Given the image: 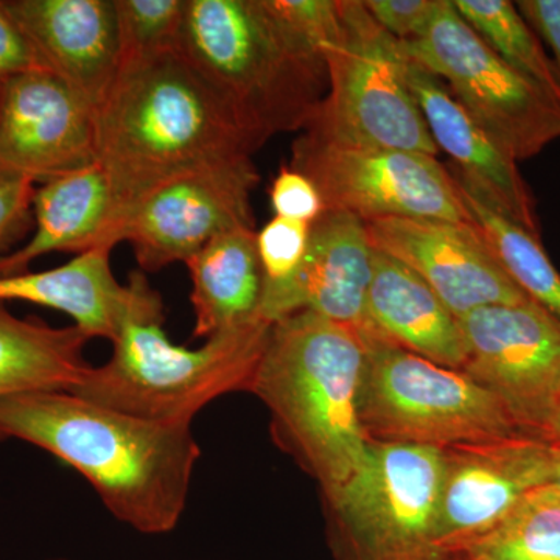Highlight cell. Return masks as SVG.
I'll list each match as a JSON object with an SVG mask.
<instances>
[{
  "label": "cell",
  "instance_id": "8d00e7d4",
  "mask_svg": "<svg viewBox=\"0 0 560 560\" xmlns=\"http://www.w3.org/2000/svg\"><path fill=\"white\" fill-rule=\"evenodd\" d=\"M50 560H66V559H50Z\"/></svg>",
  "mask_w": 560,
  "mask_h": 560
},
{
  "label": "cell",
  "instance_id": "603a6c76",
  "mask_svg": "<svg viewBox=\"0 0 560 560\" xmlns=\"http://www.w3.org/2000/svg\"><path fill=\"white\" fill-rule=\"evenodd\" d=\"M91 340L75 326L20 318L0 302V400L39 390H72L92 366L84 357Z\"/></svg>",
  "mask_w": 560,
  "mask_h": 560
},
{
  "label": "cell",
  "instance_id": "30bf717a",
  "mask_svg": "<svg viewBox=\"0 0 560 560\" xmlns=\"http://www.w3.org/2000/svg\"><path fill=\"white\" fill-rule=\"evenodd\" d=\"M290 167L318 189L326 212L363 221L431 219L471 223L451 171L430 154L338 145L301 135Z\"/></svg>",
  "mask_w": 560,
  "mask_h": 560
},
{
  "label": "cell",
  "instance_id": "cb8c5ba5",
  "mask_svg": "<svg viewBox=\"0 0 560 560\" xmlns=\"http://www.w3.org/2000/svg\"><path fill=\"white\" fill-rule=\"evenodd\" d=\"M452 176L458 184L471 223L480 231L504 272L530 301L560 319V272L548 257L539 235L508 219L463 180Z\"/></svg>",
  "mask_w": 560,
  "mask_h": 560
},
{
  "label": "cell",
  "instance_id": "83f0119b",
  "mask_svg": "<svg viewBox=\"0 0 560 560\" xmlns=\"http://www.w3.org/2000/svg\"><path fill=\"white\" fill-rule=\"evenodd\" d=\"M114 3L121 62L178 49L186 0H114Z\"/></svg>",
  "mask_w": 560,
  "mask_h": 560
},
{
  "label": "cell",
  "instance_id": "7c38bea8",
  "mask_svg": "<svg viewBox=\"0 0 560 560\" xmlns=\"http://www.w3.org/2000/svg\"><path fill=\"white\" fill-rule=\"evenodd\" d=\"M464 374L503 401L526 436L560 388V319L534 301L486 305L459 318Z\"/></svg>",
  "mask_w": 560,
  "mask_h": 560
},
{
  "label": "cell",
  "instance_id": "7402d4cb",
  "mask_svg": "<svg viewBox=\"0 0 560 560\" xmlns=\"http://www.w3.org/2000/svg\"><path fill=\"white\" fill-rule=\"evenodd\" d=\"M256 234L224 232L184 264L191 279L194 338L209 340L259 318L264 271Z\"/></svg>",
  "mask_w": 560,
  "mask_h": 560
},
{
  "label": "cell",
  "instance_id": "1f68e13d",
  "mask_svg": "<svg viewBox=\"0 0 560 560\" xmlns=\"http://www.w3.org/2000/svg\"><path fill=\"white\" fill-rule=\"evenodd\" d=\"M36 70L49 72L33 49L31 40L3 5V0H0V81Z\"/></svg>",
  "mask_w": 560,
  "mask_h": 560
},
{
  "label": "cell",
  "instance_id": "8fae6325",
  "mask_svg": "<svg viewBox=\"0 0 560 560\" xmlns=\"http://www.w3.org/2000/svg\"><path fill=\"white\" fill-rule=\"evenodd\" d=\"M259 180L253 156L184 173L143 195L125 213L117 238L131 245L143 272L186 264L224 232L256 230L250 198Z\"/></svg>",
  "mask_w": 560,
  "mask_h": 560
},
{
  "label": "cell",
  "instance_id": "484cf974",
  "mask_svg": "<svg viewBox=\"0 0 560 560\" xmlns=\"http://www.w3.org/2000/svg\"><path fill=\"white\" fill-rule=\"evenodd\" d=\"M448 560H560V495L550 485L533 490L480 539Z\"/></svg>",
  "mask_w": 560,
  "mask_h": 560
},
{
  "label": "cell",
  "instance_id": "d6986e66",
  "mask_svg": "<svg viewBox=\"0 0 560 560\" xmlns=\"http://www.w3.org/2000/svg\"><path fill=\"white\" fill-rule=\"evenodd\" d=\"M31 241L0 259V276L28 271L51 253H88L113 248L119 228V206L98 162L46 180L33 197Z\"/></svg>",
  "mask_w": 560,
  "mask_h": 560
},
{
  "label": "cell",
  "instance_id": "4316f807",
  "mask_svg": "<svg viewBox=\"0 0 560 560\" xmlns=\"http://www.w3.org/2000/svg\"><path fill=\"white\" fill-rule=\"evenodd\" d=\"M311 230L312 224L305 221L275 217L257 231V253L264 271L260 316L270 323H275L280 301L305 259Z\"/></svg>",
  "mask_w": 560,
  "mask_h": 560
},
{
  "label": "cell",
  "instance_id": "9a60e30c",
  "mask_svg": "<svg viewBox=\"0 0 560 560\" xmlns=\"http://www.w3.org/2000/svg\"><path fill=\"white\" fill-rule=\"evenodd\" d=\"M364 224L372 248L415 271L458 319L486 305L529 300L474 223L381 219Z\"/></svg>",
  "mask_w": 560,
  "mask_h": 560
},
{
  "label": "cell",
  "instance_id": "d590c367",
  "mask_svg": "<svg viewBox=\"0 0 560 560\" xmlns=\"http://www.w3.org/2000/svg\"><path fill=\"white\" fill-rule=\"evenodd\" d=\"M2 83L3 81H0V94H2Z\"/></svg>",
  "mask_w": 560,
  "mask_h": 560
},
{
  "label": "cell",
  "instance_id": "836d02e7",
  "mask_svg": "<svg viewBox=\"0 0 560 560\" xmlns=\"http://www.w3.org/2000/svg\"><path fill=\"white\" fill-rule=\"evenodd\" d=\"M536 440L550 445L552 448H560V388L556 394L547 418L536 433Z\"/></svg>",
  "mask_w": 560,
  "mask_h": 560
},
{
  "label": "cell",
  "instance_id": "ac0fdd59",
  "mask_svg": "<svg viewBox=\"0 0 560 560\" xmlns=\"http://www.w3.org/2000/svg\"><path fill=\"white\" fill-rule=\"evenodd\" d=\"M372 260L374 248L364 221L346 212H324L312 223L307 254L280 301L276 320L311 311L357 331L370 348Z\"/></svg>",
  "mask_w": 560,
  "mask_h": 560
},
{
  "label": "cell",
  "instance_id": "e0dca14e",
  "mask_svg": "<svg viewBox=\"0 0 560 560\" xmlns=\"http://www.w3.org/2000/svg\"><path fill=\"white\" fill-rule=\"evenodd\" d=\"M44 68L101 106L120 70L114 0H3Z\"/></svg>",
  "mask_w": 560,
  "mask_h": 560
},
{
  "label": "cell",
  "instance_id": "44dd1931",
  "mask_svg": "<svg viewBox=\"0 0 560 560\" xmlns=\"http://www.w3.org/2000/svg\"><path fill=\"white\" fill-rule=\"evenodd\" d=\"M110 250H88L51 270L0 276V302H28L65 313L88 337L113 341L147 278L135 271L128 283H120L110 268Z\"/></svg>",
  "mask_w": 560,
  "mask_h": 560
},
{
  "label": "cell",
  "instance_id": "4dcf8cb0",
  "mask_svg": "<svg viewBox=\"0 0 560 560\" xmlns=\"http://www.w3.org/2000/svg\"><path fill=\"white\" fill-rule=\"evenodd\" d=\"M271 208L280 219L315 223L326 212L318 189L307 176L283 165L270 187Z\"/></svg>",
  "mask_w": 560,
  "mask_h": 560
},
{
  "label": "cell",
  "instance_id": "4fadbf2b",
  "mask_svg": "<svg viewBox=\"0 0 560 560\" xmlns=\"http://www.w3.org/2000/svg\"><path fill=\"white\" fill-rule=\"evenodd\" d=\"M552 463L555 448L523 434L444 448L436 533L447 560L550 485Z\"/></svg>",
  "mask_w": 560,
  "mask_h": 560
},
{
  "label": "cell",
  "instance_id": "7a4b0ae2",
  "mask_svg": "<svg viewBox=\"0 0 560 560\" xmlns=\"http://www.w3.org/2000/svg\"><path fill=\"white\" fill-rule=\"evenodd\" d=\"M256 151L178 49L121 62L97 108V162L119 206V226L165 180Z\"/></svg>",
  "mask_w": 560,
  "mask_h": 560
},
{
  "label": "cell",
  "instance_id": "277c9868",
  "mask_svg": "<svg viewBox=\"0 0 560 560\" xmlns=\"http://www.w3.org/2000/svg\"><path fill=\"white\" fill-rule=\"evenodd\" d=\"M368 346L357 331L301 311L272 323L250 394L270 412L276 444L320 493L348 480L366 451L359 405Z\"/></svg>",
  "mask_w": 560,
  "mask_h": 560
},
{
  "label": "cell",
  "instance_id": "5bb4252c",
  "mask_svg": "<svg viewBox=\"0 0 560 560\" xmlns=\"http://www.w3.org/2000/svg\"><path fill=\"white\" fill-rule=\"evenodd\" d=\"M97 162V108L46 70L2 83L0 168L33 183Z\"/></svg>",
  "mask_w": 560,
  "mask_h": 560
},
{
  "label": "cell",
  "instance_id": "3957f363",
  "mask_svg": "<svg viewBox=\"0 0 560 560\" xmlns=\"http://www.w3.org/2000/svg\"><path fill=\"white\" fill-rule=\"evenodd\" d=\"M178 50L256 150L304 131L329 91L323 54L271 0H186Z\"/></svg>",
  "mask_w": 560,
  "mask_h": 560
},
{
  "label": "cell",
  "instance_id": "ba28073f",
  "mask_svg": "<svg viewBox=\"0 0 560 560\" xmlns=\"http://www.w3.org/2000/svg\"><path fill=\"white\" fill-rule=\"evenodd\" d=\"M359 415L368 441L440 451L526 436L503 401L469 375L393 345L368 348Z\"/></svg>",
  "mask_w": 560,
  "mask_h": 560
},
{
  "label": "cell",
  "instance_id": "d4e9b609",
  "mask_svg": "<svg viewBox=\"0 0 560 560\" xmlns=\"http://www.w3.org/2000/svg\"><path fill=\"white\" fill-rule=\"evenodd\" d=\"M460 18L497 55L560 108V83L539 36L510 0H452Z\"/></svg>",
  "mask_w": 560,
  "mask_h": 560
},
{
  "label": "cell",
  "instance_id": "f546056e",
  "mask_svg": "<svg viewBox=\"0 0 560 560\" xmlns=\"http://www.w3.org/2000/svg\"><path fill=\"white\" fill-rule=\"evenodd\" d=\"M363 5L383 31L405 43L430 27L442 0H364Z\"/></svg>",
  "mask_w": 560,
  "mask_h": 560
},
{
  "label": "cell",
  "instance_id": "e575fe53",
  "mask_svg": "<svg viewBox=\"0 0 560 560\" xmlns=\"http://www.w3.org/2000/svg\"><path fill=\"white\" fill-rule=\"evenodd\" d=\"M550 486L560 495V448H555V463H552Z\"/></svg>",
  "mask_w": 560,
  "mask_h": 560
},
{
  "label": "cell",
  "instance_id": "ffe728a7",
  "mask_svg": "<svg viewBox=\"0 0 560 560\" xmlns=\"http://www.w3.org/2000/svg\"><path fill=\"white\" fill-rule=\"evenodd\" d=\"M368 319L370 348L397 346L451 370L460 371L466 363L459 319L415 271L375 249Z\"/></svg>",
  "mask_w": 560,
  "mask_h": 560
},
{
  "label": "cell",
  "instance_id": "8992f818",
  "mask_svg": "<svg viewBox=\"0 0 560 560\" xmlns=\"http://www.w3.org/2000/svg\"><path fill=\"white\" fill-rule=\"evenodd\" d=\"M442 451L370 441L357 469L323 495L335 560H447L438 541Z\"/></svg>",
  "mask_w": 560,
  "mask_h": 560
},
{
  "label": "cell",
  "instance_id": "d6a6232c",
  "mask_svg": "<svg viewBox=\"0 0 560 560\" xmlns=\"http://www.w3.org/2000/svg\"><path fill=\"white\" fill-rule=\"evenodd\" d=\"M515 5L539 39L550 47L560 83V0H521Z\"/></svg>",
  "mask_w": 560,
  "mask_h": 560
},
{
  "label": "cell",
  "instance_id": "f1b7e54d",
  "mask_svg": "<svg viewBox=\"0 0 560 560\" xmlns=\"http://www.w3.org/2000/svg\"><path fill=\"white\" fill-rule=\"evenodd\" d=\"M36 183L0 168V259L33 224Z\"/></svg>",
  "mask_w": 560,
  "mask_h": 560
},
{
  "label": "cell",
  "instance_id": "6da1fadb",
  "mask_svg": "<svg viewBox=\"0 0 560 560\" xmlns=\"http://www.w3.org/2000/svg\"><path fill=\"white\" fill-rule=\"evenodd\" d=\"M0 431L79 471L117 521L149 536L176 529L201 458L190 423L138 418L70 390L0 400Z\"/></svg>",
  "mask_w": 560,
  "mask_h": 560
},
{
  "label": "cell",
  "instance_id": "9c48e42d",
  "mask_svg": "<svg viewBox=\"0 0 560 560\" xmlns=\"http://www.w3.org/2000/svg\"><path fill=\"white\" fill-rule=\"evenodd\" d=\"M401 49L444 81L459 105L515 161L530 160L560 139V108L501 60L452 0H442L430 27L401 43Z\"/></svg>",
  "mask_w": 560,
  "mask_h": 560
},
{
  "label": "cell",
  "instance_id": "2e32d148",
  "mask_svg": "<svg viewBox=\"0 0 560 560\" xmlns=\"http://www.w3.org/2000/svg\"><path fill=\"white\" fill-rule=\"evenodd\" d=\"M405 79L438 149L455 162L452 175L493 209L540 237L536 198L518 162L482 130L444 81L408 57Z\"/></svg>",
  "mask_w": 560,
  "mask_h": 560
},
{
  "label": "cell",
  "instance_id": "5b68a950",
  "mask_svg": "<svg viewBox=\"0 0 560 560\" xmlns=\"http://www.w3.org/2000/svg\"><path fill=\"white\" fill-rule=\"evenodd\" d=\"M272 323L249 320L198 349L175 345L164 330V304L149 280L113 338V355L91 366L70 393L165 423H190L213 400L249 393Z\"/></svg>",
  "mask_w": 560,
  "mask_h": 560
},
{
  "label": "cell",
  "instance_id": "52a82bcc",
  "mask_svg": "<svg viewBox=\"0 0 560 560\" xmlns=\"http://www.w3.org/2000/svg\"><path fill=\"white\" fill-rule=\"evenodd\" d=\"M341 32L324 49L329 91L302 135L338 145L378 147L438 156L412 98L400 40L360 0H338Z\"/></svg>",
  "mask_w": 560,
  "mask_h": 560
}]
</instances>
